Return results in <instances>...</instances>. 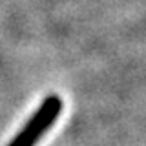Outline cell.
I'll list each match as a JSON object with an SVG mask.
<instances>
[{"label": "cell", "mask_w": 146, "mask_h": 146, "mask_svg": "<svg viewBox=\"0 0 146 146\" xmlns=\"http://www.w3.org/2000/svg\"><path fill=\"white\" fill-rule=\"evenodd\" d=\"M62 106L64 102L58 95L46 97L36 108V111L31 115V119L22 126V130L13 137L7 146H35L40 141V137H44L46 131L55 124V121L62 111Z\"/></svg>", "instance_id": "cell-1"}]
</instances>
